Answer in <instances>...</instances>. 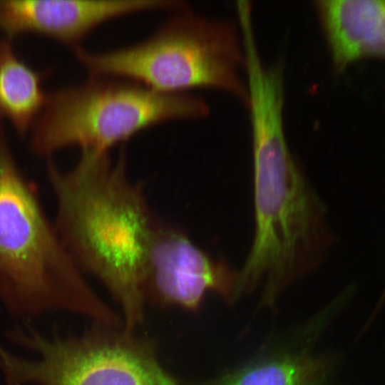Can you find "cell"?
I'll return each mask as SVG.
<instances>
[{"label":"cell","instance_id":"9","mask_svg":"<svg viewBox=\"0 0 385 385\" xmlns=\"http://www.w3.org/2000/svg\"><path fill=\"white\" fill-rule=\"evenodd\" d=\"M314 4L336 72L362 58H385V0H318Z\"/></svg>","mask_w":385,"mask_h":385},{"label":"cell","instance_id":"1","mask_svg":"<svg viewBox=\"0 0 385 385\" xmlns=\"http://www.w3.org/2000/svg\"><path fill=\"white\" fill-rule=\"evenodd\" d=\"M46 175L56 201L53 224L67 253L85 275L100 281L121 309L123 328L135 332L145 319V274L158 222L143 186L129 175L125 149L81 150L63 170L50 158Z\"/></svg>","mask_w":385,"mask_h":385},{"label":"cell","instance_id":"10","mask_svg":"<svg viewBox=\"0 0 385 385\" xmlns=\"http://www.w3.org/2000/svg\"><path fill=\"white\" fill-rule=\"evenodd\" d=\"M37 72L15 53L11 38L0 40V118L24 135L42 111L47 95Z\"/></svg>","mask_w":385,"mask_h":385},{"label":"cell","instance_id":"3","mask_svg":"<svg viewBox=\"0 0 385 385\" xmlns=\"http://www.w3.org/2000/svg\"><path fill=\"white\" fill-rule=\"evenodd\" d=\"M0 304L17 321L54 312L102 325L116 319L71 260L1 130Z\"/></svg>","mask_w":385,"mask_h":385},{"label":"cell","instance_id":"5","mask_svg":"<svg viewBox=\"0 0 385 385\" xmlns=\"http://www.w3.org/2000/svg\"><path fill=\"white\" fill-rule=\"evenodd\" d=\"M209 113L205 99L189 92L159 91L125 78L89 76L47 95L32 125L30 145L44 157L70 145L108 152L145 128Z\"/></svg>","mask_w":385,"mask_h":385},{"label":"cell","instance_id":"2","mask_svg":"<svg viewBox=\"0 0 385 385\" xmlns=\"http://www.w3.org/2000/svg\"><path fill=\"white\" fill-rule=\"evenodd\" d=\"M250 113L255 232L234 296L238 299L262 286L261 304L271 305L319 267L334 235L323 202L288 147L283 106L262 100Z\"/></svg>","mask_w":385,"mask_h":385},{"label":"cell","instance_id":"11","mask_svg":"<svg viewBox=\"0 0 385 385\" xmlns=\"http://www.w3.org/2000/svg\"><path fill=\"white\" fill-rule=\"evenodd\" d=\"M326 371L321 359L284 356L247 366L216 385H322Z\"/></svg>","mask_w":385,"mask_h":385},{"label":"cell","instance_id":"4","mask_svg":"<svg viewBox=\"0 0 385 385\" xmlns=\"http://www.w3.org/2000/svg\"><path fill=\"white\" fill-rule=\"evenodd\" d=\"M237 29L230 21L207 17L187 6L175 10L142 41L106 51L78 46L74 53L89 76L129 78L167 92L215 88L247 106L245 57Z\"/></svg>","mask_w":385,"mask_h":385},{"label":"cell","instance_id":"7","mask_svg":"<svg viewBox=\"0 0 385 385\" xmlns=\"http://www.w3.org/2000/svg\"><path fill=\"white\" fill-rule=\"evenodd\" d=\"M237 277L223 258L212 257L183 230L158 219L146 262V302L195 312L212 292L232 302Z\"/></svg>","mask_w":385,"mask_h":385},{"label":"cell","instance_id":"8","mask_svg":"<svg viewBox=\"0 0 385 385\" xmlns=\"http://www.w3.org/2000/svg\"><path fill=\"white\" fill-rule=\"evenodd\" d=\"M135 10L131 0H0V31L10 38L44 34L76 47L99 24Z\"/></svg>","mask_w":385,"mask_h":385},{"label":"cell","instance_id":"6","mask_svg":"<svg viewBox=\"0 0 385 385\" xmlns=\"http://www.w3.org/2000/svg\"><path fill=\"white\" fill-rule=\"evenodd\" d=\"M123 327L98 325L79 335L46 332L16 322L0 343L4 385H179L164 369L154 343Z\"/></svg>","mask_w":385,"mask_h":385},{"label":"cell","instance_id":"12","mask_svg":"<svg viewBox=\"0 0 385 385\" xmlns=\"http://www.w3.org/2000/svg\"><path fill=\"white\" fill-rule=\"evenodd\" d=\"M381 299H382L381 301H384L385 299V290L384 292L383 296L381 297Z\"/></svg>","mask_w":385,"mask_h":385}]
</instances>
